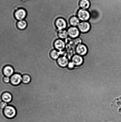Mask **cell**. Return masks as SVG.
<instances>
[{
    "label": "cell",
    "instance_id": "cell-1",
    "mask_svg": "<svg viewBox=\"0 0 121 122\" xmlns=\"http://www.w3.org/2000/svg\"><path fill=\"white\" fill-rule=\"evenodd\" d=\"M3 113L4 116L9 119H12L16 115L17 111L13 106L8 105L3 110Z\"/></svg>",
    "mask_w": 121,
    "mask_h": 122
},
{
    "label": "cell",
    "instance_id": "cell-2",
    "mask_svg": "<svg viewBox=\"0 0 121 122\" xmlns=\"http://www.w3.org/2000/svg\"><path fill=\"white\" fill-rule=\"evenodd\" d=\"M77 15L79 20L82 21H87L91 18V14L89 12L82 9L79 10L77 12Z\"/></svg>",
    "mask_w": 121,
    "mask_h": 122
},
{
    "label": "cell",
    "instance_id": "cell-3",
    "mask_svg": "<svg viewBox=\"0 0 121 122\" xmlns=\"http://www.w3.org/2000/svg\"><path fill=\"white\" fill-rule=\"evenodd\" d=\"M55 25L59 31L66 29L67 26V21L65 19L61 17L58 18L56 20Z\"/></svg>",
    "mask_w": 121,
    "mask_h": 122
},
{
    "label": "cell",
    "instance_id": "cell-4",
    "mask_svg": "<svg viewBox=\"0 0 121 122\" xmlns=\"http://www.w3.org/2000/svg\"><path fill=\"white\" fill-rule=\"evenodd\" d=\"M14 15L15 19L18 21L24 20L27 16V12L23 8H19L15 11Z\"/></svg>",
    "mask_w": 121,
    "mask_h": 122
},
{
    "label": "cell",
    "instance_id": "cell-5",
    "mask_svg": "<svg viewBox=\"0 0 121 122\" xmlns=\"http://www.w3.org/2000/svg\"><path fill=\"white\" fill-rule=\"evenodd\" d=\"M80 32L86 33L89 32L91 28V24L87 21H82L80 22L78 26Z\"/></svg>",
    "mask_w": 121,
    "mask_h": 122
},
{
    "label": "cell",
    "instance_id": "cell-6",
    "mask_svg": "<svg viewBox=\"0 0 121 122\" xmlns=\"http://www.w3.org/2000/svg\"><path fill=\"white\" fill-rule=\"evenodd\" d=\"M68 36L72 39H74L78 38L80 34V32L79 29L76 27L71 26L67 30Z\"/></svg>",
    "mask_w": 121,
    "mask_h": 122
},
{
    "label": "cell",
    "instance_id": "cell-7",
    "mask_svg": "<svg viewBox=\"0 0 121 122\" xmlns=\"http://www.w3.org/2000/svg\"><path fill=\"white\" fill-rule=\"evenodd\" d=\"M22 76L21 74L14 73L10 77V82L13 85H19L22 82Z\"/></svg>",
    "mask_w": 121,
    "mask_h": 122
},
{
    "label": "cell",
    "instance_id": "cell-8",
    "mask_svg": "<svg viewBox=\"0 0 121 122\" xmlns=\"http://www.w3.org/2000/svg\"><path fill=\"white\" fill-rule=\"evenodd\" d=\"M76 52L78 55L81 56H85L88 52V49L87 46L84 44H80L77 45L76 49Z\"/></svg>",
    "mask_w": 121,
    "mask_h": 122
},
{
    "label": "cell",
    "instance_id": "cell-9",
    "mask_svg": "<svg viewBox=\"0 0 121 122\" xmlns=\"http://www.w3.org/2000/svg\"><path fill=\"white\" fill-rule=\"evenodd\" d=\"M54 46L55 49L59 52H62L66 47V43L62 39H58L54 41Z\"/></svg>",
    "mask_w": 121,
    "mask_h": 122
},
{
    "label": "cell",
    "instance_id": "cell-10",
    "mask_svg": "<svg viewBox=\"0 0 121 122\" xmlns=\"http://www.w3.org/2000/svg\"><path fill=\"white\" fill-rule=\"evenodd\" d=\"M3 73L4 76L10 77L14 74L13 68L10 66H6L3 68Z\"/></svg>",
    "mask_w": 121,
    "mask_h": 122
},
{
    "label": "cell",
    "instance_id": "cell-11",
    "mask_svg": "<svg viewBox=\"0 0 121 122\" xmlns=\"http://www.w3.org/2000/svg\"><path fill=\"white\" fill-rule=\"evenodd\" d=\"M57 62L59 66L62 68L66 67L69 63L68 58L64 56L59 57L57 60Z\"/></svg>",
    "mask_w": 121,
    "mask_h": 122
},
{
    "label": "cell",
    "instance_id": "cell-12",
    "mask_svg": "<svg viewBox=\"0 0 121 122\" xmlns=\"http://www.w3.org/2000/svg\"><path fill=\"white\" fill-rule=\"evenodd\" d=\"M83 58L81 56L79 55H75L72 58V62L75 65L79 66L82 64Z\"/></svg>",
    "mask_w": 121,
    "mask_h": 122
},
{
    "label": "cell",
    "instance_id": "cell-13",
    "mask_svg": "<svg viewBox=\"0 0 121 122\" xmlns=\"http://www.w3.org/2000/svg\"><path fill=\"white\" fill-rule=\"evenodd\" d=\"M2 101L9 103L12 100L13 97L11 94L8 92H5L2 94L1 96Z\"/></svg>",
    "mask_w": 121,
    "mask_h": 122
},
{
    "label": "cell",
    "instance_id": "cell-14",
    "mask_svg": "<svg viewBox=\"0 0 121 122\" xmlns=\"http://www.w3.org/2000/svg\"><path fill=\"white\" fill-rule=\"evenodd\" d=\"M60 52L56 49L52 50L49 53V56L50 58L54 60L57 61L61 54Z\"/></svg>",
    "mask_w": 121,
    "mask_h": 122
},
{
    "label": "cell",
    "instance_id": "cell-15",
    "mask_svg": "<svg viewBox=\"0 0 121 122\" xmlns=\"http://www.w3.org/2000/svg\"><path fill=\"white\" fill-rule=\"evenodd\" d=\"M79 5L81 9L87 10L90 8L91 4L89 0H81Z\"/></svg>",
    "mask_w": 121,
    "mask_h": 122
},
{
    "label": "cell",
    "instance_id": "cell-16",
    "mask_svg": "<svg viewBox=\"0 0 121 122\" xmlns=\"http://www.w3.org/2000/svg\"><path fill=\"white\" fill-rule=\"evenodd\" d=\"M69 22L71 26L76 27L78 26L80 22L79 18L76 16H72L70 18Z\"/></svg>",
    "mask_w": 121,
    "mask_h": 122
},
{
    "label": "cell",
    "instance_id": "cell-17",
    "mask_svg": "<svg viewBox=\"0 0 121 122\" xmlns=\"http://www.w3.org/2000/svg\"><path fill=\"white\" fill-rule=\"evenodd\" d=\"M17 27L19 30H23L25 29L27 26V21L24 20L18 21L17 23Z\"/></svg>",
    "mask_w": 121,
    "mask_h": 122
},
{
    "label": "cell",
    "instance_id": "cell-18",
    "mask_svg": "<svg viewBox=\"0 0 121 122\" xmlns=\"http://www.w3.org/2000/svg\"><path fill=\"white\" fill-rule=\"evenodd\" d=\"M58 36L60 39H63L67 38L68 36V34L67 30L65 29L59 31L58 33Z\"/></svg>",
    "mask_w": 121,
    "mask_h": 122
},
{
    "label": "cell",
    "instance_id": "cell-19",
    "mask_svg": "<svg viewBox=\"0 0 121 122\" xmlns=\"http://www.w3.org/2000/svg\"><path fill=\"white\" fill-rule=\"evenodd\" d=\"M31 78L29 75L25 74L22 76V82L24 84H28L30 82Z\"/></svg>",
    "mask_w": 121,
    "mask_h": 122
},
{
    "label": "cell",
    "instance_id": "cell-20",
    "mask_svg": "<svg viewBox=\"0 0 121 122\" xmlns=\"http://www.w3.org/2000/svg\"><path fill=\"white\" fill-rule=\"evenodd\" d=\"M8 106V103L3 101H1L0 102V109L4 110Z\"/></svg>",
    "mask_w": 121,
    "mask_h": 122
},
{
    "label": "cell",
    "instance_id": "cell-21",
    "mask_svg": "<svg viewBox=\"0 0 121 122\" xmlns=\"http://www.w3.org/2000/svg\"><path fill=\"white\" fill-rule=\"evenodd\" d=\"M2 80L4 83H9L10 82V77L5 76L3 77Z\"/></svg>",
    "mask_w": 121,
    "mask_h": 122
},
{
    "label": "cell",
    "instance_id": "cell-22",
    "mask_svg": "<svg viewBox=\"0 0 121 122\" xmlns=\"http://www.w3.org/2000/svg\"><path fill=\"white\" fill-rule=\"evenodd\" d=\"M68 67L69 69H73L75 65L72 62H70L69 63L68 65Z\"/></svg>",
    "mask_w": 121,
    "mask_h": 122
},
{
    "label": "cell",
    "instance_id": "cell-23",
    "mask_svg": "<svg viewBox=\"0 0 121 122\" xmlns=\"http://www.w3.org/2000/svg\"></svg>",
    "mask_w": 121,
    "mask_h": 122
}]
</instances>
